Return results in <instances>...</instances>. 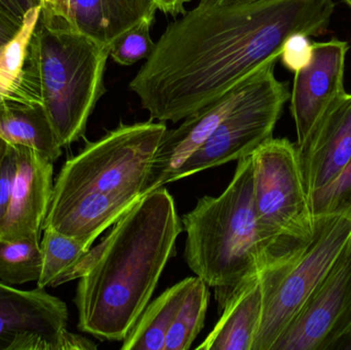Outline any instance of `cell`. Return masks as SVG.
I'll return each mask as SVG.
<instances>
[{
    "mask_svg": "<svg viewBox=\"0 0 351 350\" xmlns=\"http://www.w3.org/2000/svg\"><path fill=\"white\" fill-rule=\"evenodd\" d=\"M333 0H200L171 23L130 82L152 121L178 123L329 26Z\"/></svg>",
    "mask_w": 351,
    "mask_h": 350,
    "instance_id": "cell-1",
    "label": "cell"
},
{
    "mask_svg": "<svg viewBox=\"0 0 351 350\" xmlns=\"http://www.w3.org/2000/svg\"><path fill=\"white\" fill-rule=\"evenodd\" d=\"M182 230L174 199L164 187L127 212L80 279L78 329L100 340L123 341L149 303Z\"/></svg>",
    "mask_w": 351,
    "mask_h": 350,
    "instance_id": "cell-2",
    "label": "cell"
},
{
    "mask_svg": "<svg viewBox=\"0 0 351 350\" xmlns=\"http://www.w3.org/2000/svg\"><path fill=\"white\" fill-rule=\"evenodd\" d=\"M154 121L119 125L69 158L53 184L43 223L90 248L145 197L152 160L166 133Z\"/></svg>",
    "mask_w": 351,
    "mask_h": 350,
    "instance_id": "cell-3",
    "label": "cell"
},
{
    "mask_svg": "<svg viewBox=\"0 0 351 350\" xmlns=\"http://www.w3.org/2000/svg\"><path fill=\"white\" fill-rule=\"evenodd\" d=\"M237 170L219 197H204L182 218L186 263L214 288L219 312L243 283L258 275L268 250L258 232L254 208L252 156L237 160Z\"/></svg>",
    "mask_w": 351,
    "mask_h": 350,
    "instance_id": "cell-4",
    "label": "cell"
},
{
    "mask_svg": "<svg viewBox=\"0 0 351 350\" xmlns=\"http://www.w3.org/2000/svg\"><path fill=\"white\" fill-rule=\"evenodd\" d=\"M41 102L62 147L84 137L88 118L104 95L109 49L64 18L39 12L30 39Z\"/></svg>",
    "mask_w": 351,
    "mask_h": 350,
    "instance_id": "cell-5",
    "label": "cell"
},
{
    "mask_svg": "<svg viewBox=\"0 0 351 350\" xmlns=\"http://www.w3.org/2000/svg\"><path fill=\"white\" fill-rule=\"evenodd\" d=\"M351 240V219L315 217L311 236L260 271L263 310L252 350H271Z\"/></svg>",
    "mask_w": 351,
    "mask_h": 350,
    "instance_id": "cell-6",
    "label": "cell"
},
{
    "mask_svg": "<svg viewBox=\"0 0 351 350\" xmlns=\"http://www.w3.org/2000/svg\"><path fill=\"white\" fill-rule=\"evenodd\" d=\"M251 156L258 232L269 261L311 236L315 217L296 145L272 137Z\"/></svg>",
    "mask_w": 351,
    "mask_h": 350,
    "instance_id": "cell-7",
    "label": "cell"
},
{
    "mask_svg": "<svg viewBox=\"0 0 351 350\" xmlns=\"http://www.w3.org/2000/svg\"><path fill=\"white\" fill-rule=\"evenodd\" d=\"M278 59L262 66L245 80L239 102L210 137L178 168L172 182L198 172L251 156L271 139L274 127L290 99L288 84L274 74Z\"/></svg>",
    "mask_w": 351,
    "mask_h": 350,
    "instance_id": "cell-8",
    "label": "cell"
},
{
    "mask_svg": "<svg viewBox=\"0 0 351 350\" xmlns=\"http://www.w3.org/2000/svg\"><path fill=\"white\" fill-rule=\"evenodd\" d=\"M351 349V240L271 350Z\"/></svg>",
    "mask_w": 351,
    "mask_h": 350,
    "instance_id": "cell-9",
    "label": "cell"
},
{
    "mask_svg": "<svg viewBox=\"0 0 351 350\" xmlns=\"http://www.w3.org/2000/svg\"><path fill=\"white\" fill-rule=\"evenodd\" d=\"M68 310L60 298L0 282V350H67Z\"/></svg>",
    "mask_w": 351,
    "mask_h": 350,
    "instance_id": "cell-10",
    "label": "cell"
},
{
    "mask_svg": "<svg viewBox=\"0 0 351 350\" xmlns=\"http://www.w3.org/2000/svg\"><path fill=\"white\" fill-rule=\"evenodd\" d=\"M313 57L295 72L291 112L296 125L297 146H302L322 119L346 96V55L350 45L333 38L313 43Z\"/></svg>",
    "mask_w": 351,
    "mask_h": 350,
    "instance_id": "cell-11",
    "label": "cell"
},
{
    "mask_svg": "<svg viewBox=\"0 0 351 350\" xmlns=\"http://www.w3.org/2000/svg\"><path fill=\"white\" fill-rule=\"evenodd\" d=\"M18 150V171L5 216L0 223V240L40 238L53 190V164L26 147Z\"/></svg>",
    "mask_w": 351,
    "mask_h": 350,
    "instance_id": "cell-12",
    "label": "cell"
},
{
    "mask_svg": "<svg viewBox=\"0 0 351 350\" xmlns=\"http://www.w3.org/2000/svg\"><path fill=\"white\" fill-rule=\"evenodd\" d=\"M245 80L247 78L220 98L188 115L177 129H167L152 160L146 195L172 182L178 168L202 145L239 102L245 94Z\"/></svg>",
    "mask_w": 351,
    "mask_h": 350,
    "instance_id": "cell-13",
    "label": "cell"
},
{
    "mask_svg": "<svg viewBox=\"0 0 351 350\" xmlns=\"http://www.w3.org/2000/svg\"><path fill=\"white\" fill-rule=\"evenodd\" d=\"M297 149L309 197L332 182L350 162L351 94H346L326 114L307 141L297 146Z\"/></svg>",
    "mask_w": 351,
    "mask_h": 350,
    "instance_id": "cell-14",
    "label": "cell"
},
{
    "mask_svg": "<svg viewBox=\"0 0 351 350\" xmlns=\"http://www.w3.org/2000/svg\"><path fill=\"white\" fill-rule=\"evenodd\" d=\"M156 10L154 0H69V22L110 49L125 31L143 21H154Z\"/></svg>",
    "mask_w": 351,
    "mask_h": 350,
    "instance_id": "cell-15",
    "label": "cell"
},
{
    "mask_svg": "<svg viewBox=\"0 0 351 350\" xmlns=\"http://www.w3.org/2000/svg\"><path fill=\"white\" fill-rule=\"evenodd\" d=\"M263 310L260 271L233 294L214 330L197 350H252Z\"/></svg>",
    "mask_w": 351,
    "mask_h": 350,
    "instance_id": "cell-16",
    "label": "cell"
},
{
    "mask_svg": "<svg viewBox=\"0 0 351 350\" xmlns=\"http://www.w3.org/2000/svg\"><path fill=\"white\" fill-rule=\"evenodd\" d=\"M0 137L10 145L35 150L53 164L63 149L41 103L0 98Z\"/></svg>",
    "mask_w": 351,
    "mask_h": 350,
    "instance_id": "cell-17",
    "label": "cell"
},
{
    "mask_svg": "<svg viewBox=\"0 0 351 350\" xmlns=\"http://www.w3.org/2000/svg\"><path fill=\"white\" fill-rule=\"evenodd\" d=\"M193 279L179 282L148 304L123 339L121 349H166L167 335Z\"/></svg>",
    "mask_w": 351,
    "mask_h": 350,
    "instance_id": "cell-18",
    "label": "cell"
},
{
    "mask_svg": "<svg viewBox=\"0 0 351 350\" xmlns=\"http://www.w3.org/2000/svg\"><path fill=\"white\" fill-rule=\"evenodd\" d=\"M208 300V286L199 277H194L167 335L165 350L191 349L192 343L204 328Z\"/></svg>",
    "mask_w": 351,
    "mask_h": 350,
    "instance_id": "cell-19",
    "label": "cell"
},
{
    "mask_svg": "<svg viewBox=\"0 0 351 350\" xmlns=\"http://www.w3.org/2000/svg\"><path fill=\"white\" fill-rule=\"evenodd\" d=\"M40 238L0 240V282L10 286L38 281L43 269Z\"/></svg>",
    "mask_w": 351,
    "mask_h": 350,
    "instance_id": "cell-20",
    "label": "cell"
},
{
    "mask_svg": "<svg viewBox=\"0 0 351 350\" xmlns=\"http://www.w3.org/2000/svg\"><path fill=\"white\" fill-rule=\"evenodd\" d=\"M40 246L43 269L36 283L41 289L53 288L55 282L90 249L51 228L43 229Z\"/></svg>",
    "mask_w": 351,
    "mask_h": 350,
    "instance_id": "cell-21",
    "label": "cell"
},
{
    "mask_svg": "<svg viewBox=\"0 0 351 350\" xmlns=\"http://www.w3.org/2000/svg\"><path fill=\"white\" fill-rule=\"evenodd\" d=\"M39 12L40 8L29 12L16 36L0 49V98L12 95L22 82L29 43L38 21Z\"/></svg>",
    "mask_w": 351,
    "mask_h": 350,
    "instance_id": "cell-22",
    "label": "cell"
},
{
    "mask_svg": "<svg viewBox=\"0 0 351 350\" xmlns=\"http://www.w3.org/2000/svg\"><path fill=\"white\" fill-rule=\"evenodd\" d=\"M313 217L342 216L351 219V158L329 184L309 195Z\"/></svg>",
    "mask_w": 351,
    "mask_h": 350,
    "instance_id": "cell-23",
    "label": "cell"
},
{
    "mask_svg": "<svg viewBox=\"0 0 351 350\" xmlns=\"http://www.w3.org/2000/svg\"><path fill=\"white\" fill-rule=\"evenodd\" d=\"M154 21L146 20L117 37L109 49V55L115 63L132 66L152 55L156 42L150 35Z\"/></svg>",
    "mask_w": 351,
    "mask_h": 350,
    "instance_id": "cell-24",
    "label": "cell"
},
{
    "mask_svg": "<svg viewBox=\"0 0 351 350\" xmlns=\"http://www.w3.org/2000/svg\"><path fill=\"white\" fill-rule=\"evenodd\" d=\"M313 51V43L308 36L296 33L291 35L284 43L280 59L287 69L295 73L311 62Z\"/></svg>",
    "mask_w": 351,
    "mask_h": 350,
    "instance_id": "cell-25",
    "label": "cell"
},
{
    "mask_svg": "<svg viewBox=\"0 0 351 350\" xmlns=\"http://www.w3.org/2000/svg\"><path fill=\"white\" fill-rule=\"evenodd\" d=\"M18 171V150L14 145H8L0 164V223L5 216L14 188Z\"/></svg>",
    "mask_w": 351,
    "mask_h": 350,
    "instance_id": "cell-26",
    "label": "cell"
},
{
    "mask_svg": "<svg viewBox=\"0 0 351 350\" xmlns=\"http://www.w3.org/2000/svg\"><path fill=\"white\" fill-rule=\"evenodd\" d=\"M37 8H41V0H0V10L21 26L26 14Z\"/></svg>",
    "mask_w": 351,
    "mask_h": 350,
    "instance_id": "cell-27",
    "label": "cell"
},
{
    "mask_svg": "<svg viewBox=\"0 0 351 350\" xmlns=\"http://www.w3.org/2000/svg\"><path fill=\"white\" fill-rule=\"evenodd\" d=\"M22 26L0 10V49L16 36Z\"/></svg>",
    "mask_w": 351,
    "mask_h": 350,
    "instance_id": "cell-28",
    "label": "cell"
},
{
    "mask_svg": "<svg viewBox=\"0 0 351 350\" xmlns=\"http://www.w3.org/2000/svg\"><path fill=\"white\" fill-rule=\"evenodd\" d=\"M158 10H162L166 14L177 16L178 14L186 12L185 5L190 0H154Z\"/></svg>",
    "mask_w": 351,
    "mask_h": 350,
    "instance_id": "cell-29",
    "label": "cell"
},
{
    "mask_svg": "<svg viewBox=\"0 0 351 350\" xmlns=\"http://www.w3.org/2000/svg\"><path fill=\"white\" fill-rule=\"evenodd\" d=\"M8 145H10V144L6 143V142L0 137V164H1L2 158H3L6 150H8Z\"/></svg>",
    "mask_w": 351,
    "mask_h": 350,
    "instance_id": "cell-30",
    "label": "cell"
},
{
    "mask_svg": "<svg viewBox=\"0 0 351 350\" xmlns=\"http://www.w3.org/2000/svg\"><path fill=\"white\" fill-rule=\"evenodd\" d=\"M343 1L351 8V0H343Z\"/></svg>",
    "mask_w": 351,
    "mask_h": 350,
    "instance_id": "cell-31",
    "label": "cell"
}]
</instances>
